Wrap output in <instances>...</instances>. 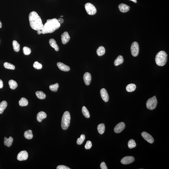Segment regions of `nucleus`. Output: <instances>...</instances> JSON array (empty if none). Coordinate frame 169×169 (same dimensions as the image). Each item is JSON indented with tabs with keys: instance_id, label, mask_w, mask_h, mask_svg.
<instances>
[{
	"instance_id": "nucleus-15",
	"label": "nucleus",
	"mask_w": 169,
	"mask_h": 169,
	"mask_svg": "<svg viewBox=\"0 0 169 169\" xmlns=\"http://www.w3.org/2000/svg\"><path fill=\"white\" fill-rule=\"evenodd\" d=\"M57 65L61 71L64 72H68L70 70L69 67L61 62H58L57 63Z\"/></svg>"
},
{
	"instance_id": "nucleus-13",
	"label": "nucleus",
	"mask_w": 169,
	"mask_h": 169,
	"mask_svg": "<svg viewBox=\"0 0 169 169\" xmlns=\"http://www.w3.org/2000/svg\"><path fill=\"white\" fill-rule=\"evenodd\" d=\"M61 40L63 44H66L70 41V37L68 32L67 31L64 32L61 35Z\"/></svg>"
},
{
	"instance_id": "nucleus-42",
	"label": "nucleus",
	"mask_w": 169,
	"mask_h": 169,
	"mask_svg": "<svg viewBox=\"0 0 169 169\" xmlns=\"http://www.w3.org/2000/svg\"><path fill=\"white\" fill-rule=\"evenodd\" d=\"M129 0L131 1H132L134 2V3H137V0Z\"/></svg>"
},
{
	"instance_id": "nucleus-21",
	"label": "nucleus",
	"mask_w": 169,
	"mask_h": 169,
	"mask_svg": "<svg viewBox=\"0 0 169 169\" xmlns=\"http://www.w3.org/2000/svg\"><path fill=\"white\" fill-rule=\"evenodd\" d=\"M7 106L6 101H3L0 103V114H2Z\"/></svg>"
},
{
	"instance_id": "nucleus-27",
	"label": "nucleus",
	"mask_w": 169,
	"mask_h": 169,
	"mask_svg": "<svg viewBox=\"0 0 169 169\" xmlns=\"http://www.w3.org/2000/svg\"><path fill=\"white\" fill-rule=\"evenodd\" d=\"M19 105L21 107L27 106L28 104V101L26 98L24 97L22 98L19 101Z\"/></svg>"
},
{
	"instance_id": "nucleus-9",
	"label": "nucleus",
	"mask_w": 169,
	"mask_h": 169,
	"mask_svg": "<svg viewBox=\"0 0 169 169\" xmlns=\"http://www.w3.org/2000/svg\"><path fill=\"white\" fill-rule=\"evenodd\" d=\"M141 135L143 138L147 142L150 143H153L154 142L153 138L149 133L146 132H142Z\"/></svg>"
},
{
	"instance_id": "nucleus-7",
	"label": "nucleus",
	"mask_w": 169,
	"mask_h": 169,
	"mask_svg": "<svg viewBox=\"0 0 169 169\" xmlns=\"http://www.w3.org/2000/svg\"><path fill=\"white\" fill-rule=\"evenodd\" d=\"M131 53L132 56L134 57H136L138 56L139 53V48L138 43L136 42H133L131 46Z\"/></svg>"
},
{
	"instance_id": "nucleus-43",
	"label": "nucleus",
	"mask_w": 169,
	"mask_h": 169,
	"mask_svg": "<svg viewBox=\"0 0 169 169\" xmlns=\"http://www.w3.org/2000/svg\"><path fill=\"white\" fill-rule=\"evenodd\" d=\"M2 23L1 22L0 20V28H1L2 27Z\"/></svg>"
},
{
	"instance_id": "nucleus-12",
	"label": "nucleus",
	"mask_w": 169,
	"mask_h": 169,
	"mask_svg": "<svg viewBox=\"0 0 169 169\" xmlns=\"http://www.w3.org/2000/svg\"><path fill=\"white\" fill-rule=\"evenodd\" d=\"M100 94L102 99L104 102L107 103L109 101V96L105 88L101 89L100 91Z\"/></svg>"
},
{
	"instance_id": "nucleus-30",
	"label": "nucleus",
	"mask_w": 169,
	"mask_h": 169,
	"mask_svg": "<svg viewBox=\"0 0 169 169\" xmlns=\"http://www.w3.org/2000/svg\"><path fill=\"white\" fill-rule=\"evenodd\" d=\"M82 112L83 115L87 118H89L90 117V115L89 111L87 109V108L85 106H83L82 108Z\"/></svg>"
},
{
	"instance_id": "nucleus-40",
	"label": "nucleus",
	"mask_w": 169,
	"mask_h": 169,
	"mask_svg": "<svg viewBox=\"0 0 169 169\" xmlns=\"http://www.w3.org/2000/svg\"><path fill=\"white\" fill-rule=\"evenodd\" d=\"M57 20H58V22L60 24H62L64 22V20L62 18H59V19H57Z\"/></svg>"
},
{
	"instance_id": "nucleus-36",
	"label": "nucleus",
	"mask_w": 169,
	"mask_h": 169,
	"mask_svg": "<svg viewBox=\"0 0 169 169\" xmlns=\"http://www.w3.org/2000/svg\"><path fill=\"white\" fill-rule=\"evenodd\" d=\"M33 66L36 69L40 70L42 68V64L38 62L35 61L33 64Z\"/></svg>"
},
{
	"instance_id": "nucleus-38",
	"label": "nucleus",
	"mask_w": 169,
	"mask_h": 169,
	"mask_svg": "<svg viewBox=\"0 0 169 169\" xmlns=\"http://www.w3.org/2000/svg\"><path fill=\"white\" fill-rule=\"evenodd\" d=\"M57 169H71L67 166L65 165H59L56 168Z\"/></svg>"
},
{
	"instance_id": "nucleus-16",
	"label": "nucleus",
	"mask_w": 169,
	"mask_h": 169,
	"mask_svg": "<svg viewBox=\"0 0 169 169\" xmlns=\"http://www.w3.org/2000/svg\"><path fill=\"white\" fill-rule=\"evenodd\" d=\"M120 11L122 13L128 12L130 10V7L129 6L124 3H121L118 6Z\"/></svg>"
},
{
	"instance_id": "nucleus-33",
	"label": "nucleus",
	"mask_w": 169,
	"mask_h": 169,
	"mask_svg": "<svg viewBox=\"0 0 169 169\" xmlns=\"http://www.w3.org/2000/svg\"><path fill=\"white\" fill-rule=\"evenodd\" d=\"M128 146L129 149H132L136 146V144L134 140L131 139L129 141Z\"/></svg>"
},
{
	"instance_id": "nucleus-23",
	"label": "nucleus",
	"mask_w": 169,
	"mask_h": 169,
	"mask_svg": "<svg viewBox=\"0 0 169 169\" xmlns=\"http://www.w3.org/2000/svg\"><path fill=\"white\" fill-rule=\"evenodd\" d=\"M136 88V85L134 84H130L127 85L126 87V90L128 92H132L134 91Z\"/></svg>"
},
{
	"instance_id": "nucleus-26",
	"label": "nucleus",
	"mask_w": 169,
	"mask_h": 169,
	"mask_svg": "<svg viewBox=\"0 0 169 169\" xmlns=\"http://www.w3.org/2000/svg\"><path fill=\"white\" fill-rule=\"evenodd\" d=\"M9 84L10 88L11 89L15 90L18 87V84L14 80H9Z\"/></svg>"
},
{
	"instance_id": "nucleus-19",
	"label": "nucleus",
	"mask_w": 169,
	"mask_h": 169,
	"mask_svg": "<svg viewBox=\"0 0 169 169\" xmlns=\"http://www.w3.org/2000/svg\"><path fill=\"white\" fill-rule=\"evenodd\" d=\"M49 43L50 46L54 48L56 51H59V47L57 45L56 41L54 39H50L49 41Z\"/></svg>"
},
{
	"instance_id": "nucleus-34",
	"label": "nucleus",
	"mask_w": 169,
	"mask_h": 169,
	"mask_svg": "<svg viewBox=\"0 0 169 169\" xmlns=\"http://www.w3.org/2000/svg\"><path fill=\"white\" fill-rule=\"evenodd\" d=\"M85 139V135H84V134H82V135H80V137L78 138L77 140V144L79 145L82 144Z\"/></svg>"
},
{
	"instance_id": "nucleus-25",
	"label": "nucleus",
	"mask_w": 169,
	"mask_h": 169,
	"mask_svg": "<svg viewBox=\"0 0 169 169\" xmlns=\"http://www.w3.org/2000/svg\"><path fill=\"white\" fill-rule=\"evenodd\" d=\"M12 45L14 50L16 52H18L20 50V45L15 40L13 41Z\"/></svg>"
},
{
	"instance_id": "nucleus-3",
	"label": "nucleus",
	"mask_w": 169,
	"mask_h": 169,
	"mask_svg": "<svg viewBox=\"0 0 169 169\" xmlns=\"http://www.w3.org/2000/svg\"><path fill=\"white\" fill-rule=\"evenodd\" d=\"M168 55L165 52L161 51L156 55L155 62L157 65L163 66L166 64L167 61Z\"/></svg>"
},
{
	"instance_id": "nucleus-17",
	"label": "nucleus",
	"mask_w": 169,
	"mask_h": 169,
	"mask_svg": "<svg viewBox=\"0 0 169 169\" xmlns=\"http://www.w3.org/2000/svg\"><path fill=\"white\" fill-rule=\"evenodd\" d=\"M47 115L45 112L44 111H40L38 113L37 116V119L39 122H41L43 120L46 118Z\"/></svg>"
},
{
	"instance_id": "nucleus-18",
	"label": "nucleus",
	"mask_w": 169,
	"mask_h": 169,
	"mask_svg": "<svg viewBox=\"0 0 169 169\" xmlns=\"http://www.w3.org/2000/svg\"><path fill=\"white\" fill-rule=\"evenodd\" d=\"M14 139L12 137H10L9 138H7L6 137L4 138V145L8 147H10L12 144Z\"/></svg>"
},
{
	"instance_id": "nucleus-1",
	"label": "nucleus",
	"mask_w": 169,
	"mask_h": 169,
	"mask_svg": "<svg viewBox=\"0 0 169 169\" xmlns=\"http://www.w3.org/2000/svg\"><path fill=\"white\" fill-rule=\"evenodd\" d=\"M61 24L56 18L48 19L44 25L43 30L37 31V33L38 34L52 33L59 28Z\"/></svg>"
},
{
	"instance_id": "nucleus-2",
	"label": "nucleus",
	"mask_w": 169,
	"mask_h": 169,
	"mask_svg": "<svg viewBox=\"0 0 169 169\" xmlns=\"http://www.w3.org/2000/svg\"><path fill=\"white\" fill-rule=\"evenodd\" d=\"M29 19L30 26L33 29L37 31L43 30L44 25L41 17L37 13L34 11L31 12L29 16Z\"/></svg>"
},
{
	"instance_id": "nucleus-28",
	"label": "nucleus",
	"mask_w": 169,
	"mask_h": 169,
	"mask_svg": "<svg viewBox=\"0 0 169 169\" xmlns=\"http://www.w3.org/2000/svg\"><path fill=\"white\" fill-rule=\"evenodd\" d=\"M105 126L103 123L100 124L97 126V130L98 133L101 134L104 133L105 131Z\"/></svg>"
},
{
	"instance_id": "nucleus-20",
	"label": "nucleus",
	"mask_w": 169,
	"mask_h": 169,
	"mask_svg": "<svg viewBox=\"0 0 169 169\" xmlns=\"http://www.w3.org/2000/svg\"><path fill=\"white\" fill-rule=\"evenodd\" d=\"M124 61L123 57L122 56L120 55L117 57L116 59L115 60L114 62V65L115 66H117L123 64Z\"/></svg>"
},
{
	"instance_id": "nucleus-31",
	"label": "nucleus",
	"mask_w": 169,
	"mask_h": 169,
	"mask_svg": "<svg viewBox=\"0 0 169 169\" xmlns=\"http://www.w3.org/2000/svg\"><path fill=\"white\" fill-rule=\"evenodd\" d=\"M3 65L5 68L8 69L14 70L15 69V67L14 65L7 62L4 63L3 64Z\"/></svg>"
},
{
	"instance_id": "nucleus-39",
	"label": "nucleus",
	"mask_w": 169,
	"mask_h": 169,
	"mask_svg": "<svg viewBox=\"0 0 169 169\" xmlns=\"http://www.w3.org/2000/svg\"><path fill=\"white\" fill-rule=\"evenodd\" d=\"M100 167L102 169H108V168L107 167L106 164L104 162H103L101 163L100 165Z\"/></svg>"
},
{
	"instance_id": "nucleus-14",
	"label": "nucleus",
	"mask_w": 169,
	"mask_h": 169,
	"mask_svg": "<svg viewBox=\"0 0 169 169\" xmlns=\"http://www.w3.org/2000/svg\"><path fill=\"white\" fill-rule=\"evenodd\" d=\"M83 78L84 81L86 85H89L90 84L92 80L91 74L89 72H86L84 74Z\"/></svg>"
},
{
	"instance_id": "nucleus-24",
	"label": "nucleus",
	"mask_w": 169,
	"mask_h": 169,
	"mask_svg": "<svg viewBox=\"0 0 169 169\" xmlns=\"http://www.w3.org/2000/svg\"><path fill=\"white\" fill-rule=\"evenodd\" d=\"M105 49L104 47L103 46H100L96 50V53L98 56H102L104 55L105 53Z\"/></svg>"
},
{
	"instance_id": "nucleus-8",
	"label": "nucleus",
	"mask_w": 169,
	"mask_h": 169,
	"mask_svg": "<svg viewBox=\"0 0 169 169\" xmlns=\"http://www.w3.org/2000/svg\"><path fill=\"white\" fill-rule=\"evenodd\" d=\"M28 157V154L26 151H21L18 154L17 156V159L19 161L26 160Z\"/></svg>"
},
{
	"instance_id": "nucleus-11",
	"label": "nucleus",
	"mask_w": 169,
	"mask_h": 169,
	"mask_svg": "<svg viewBox=\"0 0 169 169\" xmlns=\"http://www.w3.org/2000/svg\"><path fill=\"white\" fill-rule=\"evenodd\" d=\"M125 125L123 122H121L118 124L114 128V131L116 133H120L124 129Z\"/></svg>"
},
{
	"instance_id": "nucleus-35",
	"label": "nucleus",
	"mask_w": 169,
	"mask_h": 169,
	"mask_svg": "<svg viewBox=\"0 0 169 169\" xmlns=\"http://www.w3.org/2000/svg\"><path fill=\"white\" fill-rule=\"evenodd\" d=\"M23 52L24 55H29L31 53V50L30 48L28 47L25 46L23 48Z\"/></svg>"
},
{
	"instance_id": "nucleus-6",
	"label": "nucleus",
	"mask_w": 169,
	"mask_h": 169,
	"mask_svg": "<svg viewBox=\"0 0 169 169\" xmlns=\"http://www.w3.org/2000/svg\"><path fill=\"white\" fill-rule=\"evenodd\" d=\"M86 12L90 15H94L96 14L97 10L95 7L90 3H86L85 5Z\"/></svg>"
},
{
	"instance_id": "nucleus-41",
	"label": "nucleus",
	"mask_w": 169,
	"mask_h": 169,
	"mask_svg": "<svg viewBox=\"0 0 169 169\" xmlns=\"http://www.w3.org/2000/svg\"><path fill=\"white\" fill-rule=\"evenodd\" d=\"M3 82L0 79V89L3 88Z\"/></svg>"
},
{
	"instance_id": "nucleus-44",
	"label": "nucleus",
	"mask_w": 169,
	"mask_h": 169,
	"mask_svg": "<svg viewBox=\"0 0 169 169\" xmlns=\"http://www.w3.org/2000/svg\"><path fill=\"white\" fill-rule=\"evenodd\" d=\"M61 17H63V16H61Z\"/></svg>"
},
{
	"instance_id": "nucleus-22",
	"label": "nucleus",
	"mask_w": 169,
	"mask_h": 169,
	"mask_svg": "<svg viewBox=\"0 0 169 169\" xmlns=\"http://www.w3.org/2000/svg\"><path fill=\"white\" fill-rule=\"evenodd\" d=\"M24 136L27 139H31L33 138V135L31 130H29L26 131L24 134Z\"/></svg>"
},
{
	"instance_id": "nucleus-29",
	"label": "nucleus",
	"mask_w": 169,
	"mask_h": 169,
	"mask_svg": "<svg viewBox=\"0 0 169 169\" xmlns=\"http://www.w3.org/2000/svg\"><path fill=\"white\" fill-rule=\"evenodd\" d=\"M35 94L38 98L41 100L45 99L46 97V95L42 91H37Z\"/></svg>"
},
{
	"instance_id": "nucleus-5",
	"label": "nucleus",
	"mask_w": 169,
	"mask_h": 169,
	"mask_svg": "<svg viewBox=\"0 0 169 169\" xmlns=\"http://www.w3.org/2000/svg\"><path fill=\"white\" fill-rule=\"evenodd\" d=\"M157 101L155 96H153L148 100L146 103L147 108L150 110H154L157 107Z\"/></svg>"
},
{
	"instance_id": "nucleus-10",
	"label": "nucleus",
	"mask_w": 169,
	"mask_h": 169,
	"mask_svg": "<svg viewBox=\"0 0 169 169\" xmlns=\"http://www.w3.org/2000/svg\"><path fill=\"white\" fill-rule=\"evenodd\" d=\"M135 160L133 156H126L122 159L121 163L123 164H131Z\"/></svg>"
},
{
	"instance_id": "nucleus-37",
	"label": "nucleus",
	"mask_w": 169,
	"mask_h": 169,
	"mask_svg": "<svg viewBox=\"0 0 169 169\" xmlns=\"http://www.w3.org/2000/svg\"><path fill=\"white\" fill-rule=\"evenodd\" d=\"M92 146V144L91 141H87L85 145V148L87 149H90Z\"/></svg>"
},
{
	"instance_id": "nucleus-32",
	"label": "nucleus",
	"mask_w": 169,
	"mask_h": 169,
	"mask_svg": "<svg viewBox=\"0 0 169 169\" xmlns=\"http://www.w3.org/2000/svg\"><path fill=\"white\" fill-rule=\"evenodd\" d=\"M59 87V85L58 83H56L55 84L51 85L49 87V88L51 91L56 92L58 90Z\"/></svg>"
},
{
	"instance_id": "nucleus-4",
	"label": "nucleus",
	"mask_w": 169,
	"mask_h": 169,
	"mask_svg": "<svg viewBox=\"0 0 169 169\" xmlns=\"http://www.w3.org/2000/svg\"><path fill=\"white\" fill-rule=\"evenodd\" d=\"M71 116L69 112L68 111H65L63 114L62 117L61 126L62 129L64 130H66L70 126Z\"/></svg>"
}]
</instances>
